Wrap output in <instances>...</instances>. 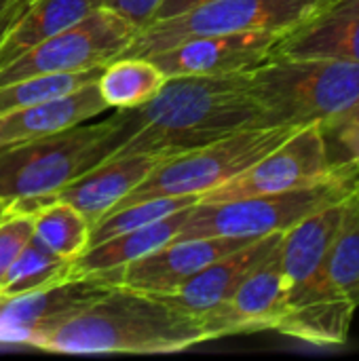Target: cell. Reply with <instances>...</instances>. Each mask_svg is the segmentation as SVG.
<instances>
[{"mask_svg":"<svg viewBox=\"0 0 359 361\" xmlns=\"http://www.w3.org/2000/svg\"><path fill=\"white\" fill-rule=\"evenodd\" d=\"M273 57H332L359 63V0H336L288 32Z\"/></svg>","mask_w":359,"mask_h":361,"instance_id":"19","label":"cell"},{"mask_svg":"<svg viewBox=\"0 0 359 361\" xmlns=\"http://www.w3.org/2000/svg\"><path fill=\"white\" fill-rule=\"evenodd\" d=\"M4 209H6V203H0V218H4Z\"/></svg>","mask_w":359,"mask_h":361,"instance_id":"33","label":"cell"},{"mask_svg":"<svg viewBox=\"0 0 359 361\" xmlns=\"http://www.w3.org/2000/svg\"><path fill=\"white\" fill-rule=\"evenodd\" d=\"M281 237L284 233H271L250 241L248 245L231 252L229 256L207 264L186 283H182L176 292L165 294L161 298L190 315L212 311L235 294V290L248 279V275L279 245Z\"/></svg>","mask_w":359,"mask_h":361,"instance_id":"16","label":"cell"},{"mask_svg":"<svg viewBox=\"0 0 359 361\" xmlns=\"http://www.w3.org/2000/svg\"><path fill=\"white\" fill-rule=\"evenodd\" d=\"M288 32H235L180 42L152 59L167 76L245 74L273 59L275 47Z\"/></svg>","mask_w":359,"mask_h":361,"instance_id":"12","label":"cell"},{"mask_svg":"<svg viewBox=\"0 0 359 361\" xmlns=\"http://www.w3.org/2000/svg\"><path fill=\"white\" fill-rule=\"evenodd\" d=\"M190 209L193 207L180 209L148 226L127 231L102 243L89 245L83 254H78L72 260V275L74 277H104L133 260L144 258L146 254L169 243L180 233Z\"/></svg>","mask_w":359,"mask_h":361,"instance_id":"20","label":"cell"},{"mask_svg":"<svg viewBox=\"0 0 359 361\" xmlns=\"http://www.w3.org/2000/svg\"><path fill=\"white\" fill-rule=\"evenodd\" d=\"M11 2H13V0H0V11H2L4 6H8Z\"/></svg>","mask_w":359,"mask_h":361,"instance_id":"32","label":"cell"},{"mask_svg":"<svg viewBox=\"0 0 359 361\" xmlns=\"http://www.w3.org/2000/svg\"><path fill=\"white\" fill-rule=\"evenodd\" d=\"M116 114L0 148V203L53 195L110 154Z\"/></svg>","mask_w":359,"mask_h":361,"instance_id":"7","label":"cell"},{"mask_svg":"<svg viewBox=\"0 0 359 361\" xmlns=\"http://www.w3.org/2000/svg\"><path fill=\"white\" fill-rule=\"evenodd\" d=\"M34 239L63 260H74L89 245L91 224L72 205L51 201L30 216Z\"/></svg>","mask_w":359,"mask_h":361,"instance_id":"23","label":"cell"},{"mask_svg":"<svg viewBox=\"0 0 359 361\" xmlns=\"http://www.w3.org/2000/svg\"><path fill=\"white\" fill-rule=\"evenodd\" d=\"M0 307H2V300H0Z\"/></svg>","mask_w":359,"mask_h":361,"instance_id":"35","label":"cell"},{"mask_svg":"<svg viewBox=\"0 0 359 361\" xmlns=\"http://www.w3.org/2000/svg\"><path fill=\"white\" fill-rule=\"evenodd\" d=\"M199 195H182V197H157V199H146V201H138L133 205L108 212L104 218H99L89 233V245L102 243L114 235L127 233V231H135L142 226H148L152 222H159L180 209L193 207L199 203ZM87 245V247H89ZM85 247V250H87Z\"/></svg>","mask_w":359,"mask_h":361,"instance_id":"25","label":"cell"},{"mask_svg":"<svg viewBox=\"0 0 359 361\" xmlns=\"http://www.w3.org/2000/svg\"><path fill=\"white\" fill-rule=\"evenodd\" d=\"M330 271L339 290L359 307V182L343 201V218L330 252Z\"/></svg>","mask_w":359,"mask_h":361,"instance_id":"24","label":"cell"},{"mask_svg":"<svg viewBox=\"0 0 359 361\" xmlns=\"http://www.w3.org/2000/svg\"><path fill=\"white\" fill-rule=\"evenodd\" d=\"M106 108L97 82H89L72 93L13 110L0 116V148L59 133L99 116Z\"/></svg>","mask_w":359,"mask_h":361,"instance_id":"18","label":"cell"},{"mask_svg":"<svg viewBox=\"0 0 359 361\" xmlns=\"http://www.w3.org/2000/svg\"><path fill=\"white\" fill-rule=\"evenodd\" d=\"M349 163L334 165L320 123L305 125L286 142L267 152L245 171L226 184L201 195L199 203L231 201L258 195H281L300 188H311L339 178Z\"/></svg>","mask_w":359,"mask_h":361,"instance_id":"10","label":"cell"},{"mask_svg":"<svg viewBox=\"0 0 359 361\" xmlns=\"http://www.w3.org/2000/svg\"><path fill=\"white\" fill-rule=\"evenodd\" d=\"M298 129L300 125L286 123L252 125L195 150L167 157L110 212L157 197H201L245 171L250 165H254L267 152L277 148Z\"/></svg>","mask_w":359,"mask_h":361,"instance_id":"6","label":"cell"},{"mask_svg":"<svg viewBox=\"0 0 359 361\" xmlns=\"http://www.w3.org/2000/svg\"><path fill=\"white\" fill-rule=\"evenodd\" d=\"M110 157H176L233 131L269 123L245 74L169 76L161 91L135 108L116 110ZM106 161V159H104Z\"/></svg>","mask_w":359,"mask_h":361,"instance_id":"1","label":"cell"},{"mask_svg":"<svg viewBox=\"0 0 359 361\" xmlns=\"http://www.w3.org/2000/svg\"><path fill=\"white\" fill-rule=\"evenodd\" d=\"M320 127L332 163H347L349 154L359 146V99L341 114L320 123Z\"/></svg>","mask_w":359,"mask_h":361,"instance_id":"27","label":"cell"},{"mask_svg":"<svg viewBox=\"0 0 359 361\" xmlns=\"http://www.w3.org/2000/svg\"><path fill=\"white\" fill-rule=\"evenodd\" d=\"M159 2L161 0H106L104 6L116 11L118 15L133 21L138 27H142L144 23H148L152 19Z\"/></svg>","mask_w":359,"mask_h":361,"instance_id":"29","label":"cell"},{"mask_svg":"<svg viewBox=\"0 0 359 361\" xmlns=\"http://www.w3.org/2000/svg\"><path fill=\"white\" fill-rule=\"evenodd\" d=\"M336 0H209L138 27L118 57H152L180 42L235 32H292Z\"/></svg>","mask_w":359,"mask_h":361,"instance_id":"5","label":"cell"},{"mask_svg":"<svg viewBox=\"0 0 359 361\" xmlns=\"http://www.w3.org/2000/svg\"><path fill=\"white\" fill-rule=\"evenodd\" d=\"M68 279H74L72 262L49 252L32 235V239L15 258V262L11 264L0 286V300L6 302L19 296H28V294L47 290L51 286L63 283Z\"/></svg>","mask_w":359,"mask_h":361,"instance_id":"22","label":"cell"},{"mask_svg":"<svg viewBox=\"0 0 359 361\" xmlns=\"http://www.w3.org/2000/svg\"><path fill=\"white\" fill-rule=\"evenodd\" d=\"M104 66L89 68L83 72H66V74H44L32 76L23 80H15L8 85H0V116L13 110H21L66 93H72L89 82H95L102 74Z\"/></svg>","mask_w":359,"mask_h":361,"instance_id":"26","label":"cell"},{"mask_svg":"<svg viewBox=\"0 0 359 361\" xmlns=\"http://www.w3.org/2000/svg\"><path fill=\"white\" fill-rule=\"evenodd\" d=\"M0 220H2V218H0Z\"/></svg>","mask_w":359,"mask_h":361,"instance_id":"36","label":"cell"},{"mask_svg":"<svg viewBox=\"0 0 359 361\" xmlns=\"http://www.w3.org/2000/svg\"><path fill=\"white\" fill-rule=\"evenodd\" d=\"M32 235L34 228L28 216H4L0 220V286Z\"/></svg>","mask_w":359,"mask_h":361,"instance_id":"28","label":"cell"},{"mask_svg":"<svg viewBox=\"0 0 359 361\" xmlns=\"http://www.w3.org/2000/svg\"><path fill=\"white\" fill-rule=\"evenodd\" d=\"M167 78L148 57H116L102 68L95 82L108 108L125 110L152 99Z\"/></svg>","mask_w":359,"mask_h":361,"instance_id":"21","label":"cell"},{"mask_svg":"<svg viewBox=\"0 0 359 361\" xmlns=\"http://www.w3.org/2000/svg\"><path fill=\"white\" fill-rule=\"evenodd\" d=\"M347 163H353V165H355V167H358V169H359V146H358V148H355V150H353V152H351V154H349Z\"/></svg>","mask_w":359,"mask_h":361,"instance_id":"31","label":"cell"},{"mask_svg":"<svg viewBox=\"0 0 359 361\" xmlns=\"http://www.w3.org/2000/svg\"><path fill=\"white\" fill-rule=\"evenodd\" d=\"M197 315L161 296L112 286L95 302L42 334L34 349L70 355L178 353L207 343Z\"/></svg>","mask_w":359,"mask_h":361,"instance_id":"2","label":"cell"},{"mask_svg":"<svg viewBox=\"0 0 359 361\" xmlns=\"http://www.w3.org/2000/svg\"><path fill=\"white\" fill-rule=\"evenodd\" d=\"M201 2H209V0H161L152 19H163V17H171V15H178L195 4H201ZM150 19V21H152Z\"/></svg>","mask_w":359,"mask_h":361,"instance_id":"30","label":"cell"},{"mask_svg":"<svg viewBox=\"0 0 359 361\" xmlns=\"http://www.w3.org/2000/svg\"><path fill=\"white\" fill-rule=\"evenodd\" d=\"M343 218V201L324 207L281 237L284 317L275 332L315 347L345 345L355 307L339 290L330 252Z\"/></svg>","mask_w":359,"mask_h":361,"instance_id":"3","label":"cell"},{"mask_svg":"<svg viewBox=\"0 0 359 361\" xmlns=\"http://www.w3.org/2000/svg\"><path fill=\"white\" fill-rule=\"evenodd\" d=\"M112 286L99 277H74L47 290L19 296L2 302L0 307V345H28L34 343L95 302Z\"/></svg>","mask_w":359,"mask_h":361,"instance_id":"14","label":"cell"},{"mask_svg":"<svg viewBox=\"0 0 359 361\" xmlns=\"http://www.w3.org/2000/svg\"><path fill=\"white\" fill-rule=\"evenodd\" d=\"M93 0H13L0 11V68L80 21Z\"/></svg>","mask_w":359,"mask_h":361,"instance_id":"17","label":"cell"},{"mask_svg":"<svg viewBox=\"0 0 359 361\" xmlns=\"http://www.w3.org/2000/svg\"><path fill=\"white\" fill-rule=\"evenodd\" d=\"M358 182L359 169L353 163H349L339 178L311 188H300L281 195H258L216 203H197L188 212L184 226L174 239H258L271 233H286L307 216L345 201Z\"/></svg>","mask_w":359,"mask_h":361,"instance_id":"8","label":"cell"},{"mask_svg":"<svg viewBox=\"0 0 359 361\" xmlns=\"http://www.w3.org/2000/svg\"><path fill=\"white\" fill-rule=\"evenodd\" d=\"M250 241L254 239H237V237L171 239L163 247L99 279H104L108 286L165 296L176 292L182 283H186L193 275H197L207 264L229 256L231 252L248 245Z\"/></svg>","mask_w":359,"mask_h":361,"instance_id":"11","label":"cell"},{"mask_svg":"<svg viewBox=\"0 0 359 361\" xmlns=\"http://www.w3.org/2000/svg\"><path fill=\"white\" fill-rule=\"evenodd\" d=\"M269 123H324L359 99V63L332 57H273L248 72Z\"/></svg>","mask_w":359,"mask_h":361,"instance_id":"4","label":"cell"},{"mask_svg":"<svg viewBox=\"0 0 359 361\" xmlns=\"http://www.w3.org/2000/svg\"><path fill=\"white\" fill-rule=\"evenodd\" d=\"M167 157L157 154H125L110 157L95 167L87 169L63 188L51 195V201L72 205L93 226L104 218L121 199H125L150 171Z\"/></svg>","mask_w":359,"mask_h":361,"instance_id":"15","label":"cell"},{"mask_svg":"<svg viewBox=\"0 0 359 361\" xmlns=\"http://www.w3.org/2000/svg\"><path fill=\"white\" fill-rule=\"evenodd\" d=\"M135 32L138 25L133 21L108 6H97L74 25L42 40L0 68V85L106 66L123 53Z\"/></svg>","mask_w":359,"mask_h":361,"instance_id":"9","label":"cell"},{"mask_svg":"<svg viewBox=\"0 0 359 361\" xmlns=\"http://www.w3.org/2000/svg\"><path fill=\"white\" fill-rule=\"evenodd\" d=\"M284 264L279 245L248 275L235 294L207 313L197 315L207 338L277 330L284 317Z\"/></svg>","mask_w":359,"mask_h":361,"instance_id":"13","label":"cell"},{"mask_svg":"<svg viewBox=\"0 0 359 361\" xmlns=\"http://www.w3.org/2000/svg\"><path fill=\"white\" fill-rule=\"evenodd\" d=\"M93 2H95L97 6H104V2H106V0H93Z\"/></svg>","mask_w":359,"mask_h":361,"instance_id":"34","label":"cell"}]
</instances>
